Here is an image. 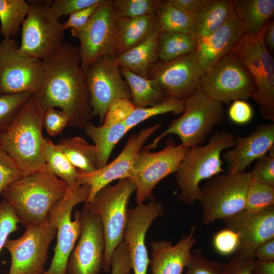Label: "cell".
<instances>
[{"mask_svg": "<svg viewBox=\"0 0 274 274\" xmlns=\"http://www.w3.org/2000/svg\"><path fill=\"white\" fill-rule=\"evenodd\" d=\"M184 101L168 97L162 102L153 106L135 108L125 121L124 124L129 130L153 116L168 113L179 115L183 112Z\"/></svg>", "mask_w": 274, "mask_h": 274, "instance_id": "cell-36", "label": "cell"}, {"mask_svg": "<svg viewBox=\"0 0 274 274\" xmlns=\"http://www.w3.org/2000/svg\"><path fill=\"white\" fill-rule=\"evenodd\" d=\"M93 140L96 152V169L105 166L116 144L129 130L124 122L99 126L90 122L84 127Z\"/></svg>", "mask_w": 274, "mask_h": 274, "instance_id": "cell-29", "label": "cell"}, {"mask_svg": "<svg viewBox=\"0 0 274 274\" xmlns=\"http://www.w3.org/2000/svg\"><path fill=\"white\" fill-rule=\"evenodd\" d=\"M2 94V91H1V87H0V95Z\"/></svg>", "mask_w": 274, "mask_h": 274, "instance_id": "cell-55", "label": "cell"}, {"mask_svg": "<svg viewBox=\"0 0 274 274\" xmlns=\"http://www.w3.org/2000/svg\"><path fill=\"white\" fill-rule=\"evenodd\" d=\"M50 2L29 1V11L21 26L20 50L43 61L52 56L63 44L65 31L62 23L49 15Z\"/></svg>", "mask_w": 274, "mask_h": 274, "instance_id": "cell-12", "label": "cell"}, {"mask_svg": "<svg viewBox=\"0 0 274 274\" xmlns=\"http://www.w3.org/2000/svg\"><path fill=\"white\" fill-rule=\"evenodd\" d=\"M274 147V124H261L248 135L236 136L235 146L226 151L223 158L228 172L236 174L245 171L256 160Z\"/></svg>", "mask_w": 274, "mask_h": 274, "instance_id": "cell-23", "label": "cell"}, {"mask_svg": "<svg viewBox=\"0 0 274 274\" xmlns=\"http://www.w3.org/2000/svg\"><path fill=\"white\" fill-rule=\"evenodd\" d=\"M44 76L43 60L20 49L13 39L0 43V87L2 94L30 93L40 89Z\"/></svg>", "mask_w": 274, "mask_h": 274, "instance_id": "cell-11", "label": "cell"}, {"mask_svg": "<svg viewBox=\"0 0 274 274\" xmlns=\"http://www.w3.org/2000/svg\"><path fill=\"white\" fill-rule=\"evenodd\" d=\"M159 0H112L117 18L157 16Z\"/></svg>", "mask_w": 274, "mask_h": 274, "instance_id": "cell-37", "label": "cell"}, {"mask_svg": "<svg viewBox=\"0 0 274 274\" xmlns=\"http://www.w3.org/2000/svg\"><path fill=\"white\" fill-rule=\"evenodd\" d=\"M43 123L47 133L54 136L60 133L68 125V119L62 110L51 108L44 111Z\"/></svg>", "mask_w": 274, "mask_h": 274, "instance_id": "cell-48", "label": "cell"}, {"mask_svg": "<svg viewBox=\"0 0 274 274\" xmlns=\"http://www.w3.org/2000/svg\"><path fill=\"white\" fill-rule=\"evenodd\" d=\"M199 87L222 104L245 100L252 97L257 90L250 73L232 53L224 56L204 73Z\"/></svg>", "mask_w": 274, "mask_h": 274, "instance_id": "cell-13", "label": "cell"}, {"mask_svg": "<svg viewBox=\"0 0 274 274\" xmlns=\"http://www.w3.org/2000/svg\"><path fill=\"white\" fill-rule=\"evenodd\" d=\"M90 186L86 184L67 187L64 197L50 210L49 218L56 228L57 244L51 264L43 274H66L70 255L81 231V212L72 214L75 207L88 198Z\"/></svg>", "mask_w": 274, "mask_h": 274, "instance_id": "cell-7", "label": "cell"}, {"mask_svg": "<svg viewBox=\"0 0 274 274\" xmlns=\"http://www.w3.org/2000/svg\"><path fill=\"white\" fill-rule=\"evenodd\" d=\"M253 256L258 261L274 262V238L259 245L255 250Z\"/></svg>", "mask_w": 274, "mask_h": 274, "instance_id": "cell-51", "label": "cell"}, {"mask_svg": "<svg viewBox=\"0 0 274 274\" xmlns=\"http://www.w3.org/2000/svg\"><path fill=\"white\" fill-rule=\"evenodd\" d=\"M236 143V135L223 130L214 133L206 145L190 148L175 173L181 190L178 200L188 204L198 201L199 183L225 172L222 167L221 153L224 149L234 147Z\"/></svg>", "mask_w": 274, "mask_h": 274, "instance_id": "cell-4", "label": "cell"}, {"mask_svg": "<svg viewBox=\"0 0 274 274\" xmlns=\"http://www.w3.org/2000/svg\"><path fill=\"white\" fill-rule=\"evenodd\" d=\"M161 203L151 200L128 210L123 234L134 274H147L150 260L145 244L146 234L153 222L163 215Z\"/></svg>", "mask_w": 274, "mask_h": 274, "instance_id": "cell-20", "label": "cell"}, {"mask_svg": "<svg viewBox=\"0 0 274 274\" xmlns=\"http://www.w3.org/2000/svg\"><path fill=\"white\" fill-rule=\"evenodd\" d=\"M101 0H54L50 1L48 13L49 15L59 20L62 16L71 14L98 3Z\"/></svg>", "mask_w": 274, "mask_h": 274, "instance_id": "cell-41", "label": "cell"}, {"mask_svg": "<svg viewBox=\"0 0 274 274\" xmlns=\"http://www.w3.org/2000/svg\"><path fill=\"white\" fill-rule=\"evenodd\" d=\"M228 115L232 122L238 125H245L252 120L253 110L245 100L237 99L234 100L229 106Z\"/></svg>", "mask_w": 274, "mask_h": 274, "instance_id": "cell-49", "label": "cell"}, {"mask_svg": "<svg viewBox=\"0 0 274 274\" xmlns=\"http://www.w3.org/2000/svg\"><path fill=\"white\" fill-rule=\"evenodd\" d=\"M134 191L135 185L130 178L120 179L114 185L108 184L102 188L91 201L85 204L101 221L105 241L103 268L107 272L110 270L115 250L123 241L128 203Z\"/></svg>", "mask_w": 274, "mask_h": 274, "instance_id": "cell-6", "label": "cell"}, {"mask_svg": "<svg viewBox=\"0 0 274 274\" xmlns=\"http://www.w3.org/2000/svg\"><path fill=\"white\" fill-rule=\"evenodd\" d=\"M157 18L162 32L190 35L188 16L175 7L170 0L159 1Z\"/></svg>", "mask_w": 274, "mask_h": 274, "instance_id": "cell-35", "label": "cell"}, {"mask_svg": "<svg viewBox=\"0 0 274 274\" xmlns=\"http://www.w3.org/2000/svg\"><path fill=\"white\" fill-rule=\"evenodd\" d=\"M43 62V81L34 94L42 109L59 108L67 116L68 125L84 128L92 110L79 47L63 43Z\"/></svg>", "mask_w": 274, "mask_h": 274, "instance_id": "cell-1", "label": "cell"}, {"mask_svg": "<svg viewBox=\"0 0 274 274\" xmlns=\"http://www.w3.org/2000/svg\"><path fill=\"white\" fill-rule=\"evenodd\" d=\"M56 228L49 218L39 225L25 228L20 237L8 239L4 246L11 256L8 274H43L50 244Z\"/></svg>", "mask_w": 274, "mask_h": 274, "instance_id": "cell-14", "label": "cell"}, {"mask_svg": "<svg viewBox=\"0 0 274 274\" xmlns=\"http://www.w3.org/2000/svg\"><path fill=\"white\" fill-rule=\"evenodd\" d=\"M189 148L182 144L176 145L175 141L169 138L159 151H140L129 177L135 187L137 204L143 203L147 199L154 200L152 191L155 186L177 171Z\"/></svg>", "mask_w": 274, "mask_h": 274, "instance_id": "cell-10", "label": "cell"}, {"mask_svg": "<svg viewBox=\"0 0 274 274\" xmlns=\"http://www.w3.org/2000/svg\"><path fill=\"white\" fill-rule=\"evenodd\" d=\"M81 223L80 236L68 258L66 274H98L103 268L105 247L100 218L84 206Z\"/></svg>", "mask_w": 274, "mask_h": 274, "instance_id": "cell-18", "label": "cell"}, {"mask_svg": "<svg viewBox=\"0 0 274 274\" xmlns=\"http://www.w3.org/2000/svg\"><path fill=\"white\" fill-rule=\"evenodd\" d=\"M250 173L252 179L274 187V147L268 154L256 160L253 169Z\"/></svg>", "mask_w": 274, "mask_h": 274, "instance_id": "cell-42", "label": "cell"}, {"mask_svg": "<svg viewBox=\"0 0 274 274\" xmlns=\"http://www.w3.org/2000/svg\"><path fill=\"white\" fill-rule=\"evenodd\" d=\"M100 2L69 15L67 20L62 23L63 29L64 30L76 29L84 26L92 17Z\"/></svg>", "mask_w": 274, "mask_h": 274, "instance_id": "cell-50", "label": "cell"}, {"mask_svg": "<svg viewBox=\"0 0 274 274\" xmlns=\"http://www.w3.org/2000/svg\"><path fill=\"white\" fill-rule=\"evenodd\" d=\"M255 258L237 250L225 264V274H253Z\"/></svg>", "mask_w": 274, "mask_h": 274, "instance_id": "cell-47", "label": "cell"}, {"mask_svg": "<svg viewBox=\"0 0 274 274\" xmlns=\"http://www.w3.org/2000/svg\"><path fill=\"white\" fill-rule=\"evenodd\" d=\"M56 145L80 173H89L96 169L95 147L82 137L63 138Z\"/></svg>", "mask_w": 274, "mask_h": 274, "instance_id": "cell-31", "label": "cell"}, {"mask_svg": "<svg viewBox=\"0 0 274 274\" xmlns=\"http://www.w3.org/2000/svg\"><path fill=\"white\" fill-rule=\"evenodd\" d=\"M185 274H225V264L204 257L202 251L190 252Z\"/></svg>", "mask_w": 274, "mask_h": 274, "instance_id": "cell-40", "label": "cell"}, {"mask_svg": "<svg viewBox=\"0 0 274 274\" xmlns=\"http://www.w3.org/2000/svg\"><path fill=\"white\" fill-rule=\"evenodd\" d=\"M225 118L223 104L205 93L199 87L185 100L182 115L173 120L167 129L147 145L145 149H155L166 135L175 134L184 146L191 148L204 143L214 128Z\"/></svg>", "mask_w": 274, "mask_h": 274, "instance_id": "cell-5", "label": "cell"}, {"mask_svg": "<svg viewBox=\"0 0 274 274\" xmlns=\"http://www.w3.org/2000/svg\"><path fill=\"white\" fill-rule=\"evenodd\" d=\"M120 71L129 88L131 101L135 108L153 106L168 98L155 80L142 77L124 67H120Z\"/></svg>", "mask_w": 274, "mask_h": 274, "instance_id": "cell-30", "label": "cell"}, {"mask_svg": "<svg viewBox=\"0 0 274 274\" xmlns=\"http://www.w3.org/2000/svg\"><path fill=\"white\" fill-rule=\"evenodd\" d=\"M92 116L103 123L110 102L116 98L131 100L129 88L113 54H105L93 61L85 72Z\"/></svg>", "mask_w": 274, "mask_h": 274, "instance_id": "cell-15", "label": "cell"}, {"mask_svg": "<svg viewBox=\"0 0 274 274\" xmlns=\"http://www.w3.org/2000/svg\"><path fill=\"white\" fill-rule=\"evenodd\" d=\"M266 25L256 36H245L231 53L255 82L257 90L252 98L258 105L262 117L274 121V60L264 42Z\"/></svg>", "mask_w": 274, "mask_h": 274, "instance_id": "cell-8", "label": "cell"}, {"mask_svg": "<svg viewBox=\"0 0 274 274\" xmlns=\"http://www.w3.org/2000/svg\"><path fill=\"white\" fill-rule=\"evenodd\" d=\"M197 42L190 35L161 32L158 45V58L168 61L196 50Z\"/></svg>", "mask_w": 274, "mask_h": 274, "instance_id": "cell-34", "label": "cell"}, {"mask_svg": "<svg viewBox=\"0 0 274 274\" xmlns=\"http://www.w3.org/2000/svg\"><path fill=\"white\" fill-rule=\"evenodd\" d=\"M135 108L130 99H114L109 105L102 124L111 125L124 122Z\"/></svg>", "mask_w": 274, "mask_h": 274, "instance_id": "cell-44", "label": "cell"}, {"mask_svg": "<svg viewBox=\"0 0 274 274\" xmlns=\"http://www.w3.org/2000/svg\"><path fill=\"white\" fill-rule=\"evenodd\" d=\"M22 176L14 160L0 146V195L8 185Z\"/></svg>", "mask_w": 274, "mask_h": 274, "instance_id": "cell-46", "label": "cell"}, {"mask_svg": "<svg viewBox=\"0 0 274 274\" xmlns=\"http://www.w3.org/2000/svg\"><path fill=\"white\" fill-rule=\"evenodd\" d=\"M158 29L156 16L118 18L114 55L116 57L135 47Z\"/></svg>", "mask_w": 274, "mask_h": 274, "instance_id": "cell-26", "label": "cell"}, {"mask_svg": "<svg viewBox=\"0 0 274 274\" xmlns=\"http://www.w3.org/2000/svg\"><path fill=\"white\" fill-rule=\"evenodd\" d=\"M29 8V3L24 0H0V34L4 39L17 35Z\"/></svg>", "mask_w": 274, "mask_h": 274, "instance_id": "cell-32", "label": "cell"}, {"mask_svg": "<svg viewBox=\"0 0 274 274\" xmlns=\"http://www.w3.org/2000/svg\"><path fill=\"white\" fill-rule=\"evenodd\" d=\"M222 220L226 228L238 234V250L253 257L259 245L274 238V205L255 212L244 210Z\"/></svg>", "mask_w": 274, "mask_h": 274, "instance_id": "cell-21", "label": "cell"}, {"mask_svg": "<svg viewBox=\"0 0 274 274\" xmlns=\"http://www.w3.org/2000/svg\"><path fill=\"white\" fill-rule=\"evenodd\" d=\"M203 74L194 51L168 61L158 59L150 65L148 76L168 97L185 100L199 87Z\"/></svg>", "mask_w": 274, "mask_h": 274, "instance_id": "cell-17", "label": "cell"}, {"mask_svg": "<svg viewBox=\"0 0 274 274\" xmlns=\"http://www.w3.org/2000/svg\"><path fill=\"white\" fill-rule=\"evenodd\" d=\"M246 35L234 12L218 29L197 41V60L204 73L234 48Z\"/></svg>", "mask_w": 274, "mask_h": 274, "instance_id": "cell-22", "label": "cell"}, {"mask_svg": "<svg viewBox=\"0 0 274 274\" xmlns=\"http://www.w3.org/2000/svg\"><path fill=\"white\" fill-rule=\"evenodd\" d=\"M44 113L38 99L32 94L12 123L0 133V146L23 176L36 173L45 164Z\"/></svg>", "mask_w": 274, "mask_h": 274, "instance_id": "cell-3", "label": "cell"}, {"mask_svg": "<svg viewBox=\"0 0 274 274\" xmlns=\"http://www.w3.org/2000/svg\"><path fill=\"white\" fill-rule=\"evenodd\" d=\"M161 126L160 123H157L143 128L138 134H131L122 152L111 163L91 173H80L77 183L90 186L89 197L85 203L91 201L102 188L113 181L129 178L135 160L142 146Z\"/></svg>", "mask_w": 274, "mask_h": 274, "instance_id": "cell-19", "label": "cell"}, {"mask_svg": "<svg viewBox=\"0 0 274 274\" xmlns=\"http://www.w3.org/2000/svg\"><path fill=\"white\" fill-rule=\"evenodd\" d=\"M195 231L192 226L189 233L174 246L169 241L152 242V274H182L196 242Z\"/></svg>", "mask_w": 274, "mask_h": 274, "instance_id": "cell-24", "label": "cell"}, {"mask_svg": "<svg viewBox=\"0 0 274 274\" xmlns=\"http://www.w3.org/2000/svg\"><path fill=\"white\" fill-rule=\"evenodd\" d=\"M233 13L232 0H198L187 15L190 35L197 42L220 28Z\"/></svg>", "mask_w": 274, "mask_h": 274, "instance_id": "cell-25", "label": "cell"}, {"mask_svg": "<svg viewBox=\"0 0 274 274\" xmlns=\"http://www.w3.org/2000/svg\"><path fill=\"white\" fill-rule=\"evenodd\" d=\"M160 29L154 31L143 42L115 57L117 63L130 72L148 79L150 65L158 59V45Z\"/></svg>", "mask_w": 274, "mask_h": 274, "instance_id": "cell-28", "label": "cell"}, {"mask_svg": "<svg viewBox=\"0 0 274 274\" xmlns=\"http://www.w3.org/2000/svg\"><path fill=\"white\" fill-rule=\"evenodd\" d=\"M274 205V187L251 179L246 198L245 210L255 212Z\"/></svg>", "mask_w": 274, "mask_h": 274, "instance_id": "cell-39", "label": "cell"}, {"mask_svg": "<svg viewBox=\"0 0 274 274\" xmlns=\"http://www.w3.org/2000/svg\"><path fill=\"white\" fill-rule=\"evenodd\" d=\"M177 8L188 15L194 8L198 0H170Z\"/></svg>", "mask_w": 274, "mask_h": 274, "instance_id": "cell-53", "label": "cell"}, {"mask_svg": "<svg viewBox=\"0 0 274 274\" xmlns=\"http://www.w3.org/2000/svg\"><path fill=\"white\" fill-rule=\"evenodd\" d=\"M44 156L47 168L65 182L68 187L78 185L77 180L80 172L73 165L57 145L48 139L45 143Z\"/></svg>", "mask_w": 274, "mask_h": 274, "instance_id": "cell-33", "label": "cell"}, {"mask_svg": "<svg viewBox=\"0 0 274 274\" xmlns=\"http://www.w3.org/2000/svg\"><path fill=\"white\" fill-rule=\"evenodd\" d=\"M253 274H274V262H263L255 259Z\"/></svg>", "mask_w": 274, "mask_h": 274, "instance_id": "cell-52", "label": "cell"}, {"mask_svg": "<svg viewBox=\"0 0 274 274\" xmlns=\"http://www.w3.org/2000/svg\"><path fill=\"white\" fill-rule=\"evenodd\" d=\"M264 40L265 45L273 50L274 48V21L273 20H270L266 25Z\"/></svg>", "mask_w": 274, "mask_h": 274, "instance_id": "cell-54", "label": "cell"}, {"mask_svg": "<svg viewBox=\"0 0 274 274\" xmlns=\"http://www.w3.org/2000/svg\"><path fill=\"white\" fill-rule=\"evenodd\" d=\"M251 180L250 172H228L212 178L201 188L199 201L202 223L208 224L244 210L248 188Z\"/></svg>", "mask_w": 274, "mask_h": 274, "instance_id": "cell-9", "label": "cell"}, {"mask_svg": "<svg viewBox=\"0 0 274 274\" xmlns=\"http://www.w3.org/2000/svg\"><path fill=\"white\" fill-rule=\"evenodd\" d=\"M234 12L246 35L258 34L273 17V0H232Z\"/></svg>", "mask_w": 274, "mask_h": 274, "instance_id": "cell-27", "label": "cell"}, {"mask_svg": "<svg viewBox=\"0 0 274 274\" xmlns=\"http://www.w3.org/2000/svg\"><path fill=\"white\" fill-rule=\"evenodd\" d=\"M67 187L45 164L37 172L23 176L10 183L1 195L26 228L46 221L51 209L64 197Z\"/></svg>", "mask_w": 274, "mask_h": 274, "instance_id": "cell-2", "label": "cell"}, {"mask_svg": "<svg viewBox=\"0 0 274 274\" xmlns=\"http://www.w3.org/2000/svg\"><path fill=\"white\" fill-rule=\"evenodd\" d=\"M19 223V220L13 209L6 200L3 199L0 201V253L9 235L18 229Z\"/></svg>", "mask_w": 274, "mask_h": 274, "instance_id": "cell-43", "label": "cell"}, {"mask_svg": "<svg viewBox=\"0 0 274 274\" xmlns=\"http://www.w3.org/2000/svg\"><path fill=\"white\" fill-rule=\"evenodd\" d=\"M213 245L219 254L228 256L233 254L238 249L239 237L235 231L225 227L215 234Z\"/></svg>", "mask_w": 274, "mask_h": 274, "instance_id": "cell-45", "label": "cell"}, {"mask_svg": "<svg viewBox=\"0 0 274 274\" xmlns=\"http://www.w3.org/2000/svg\"><path fill=\"white\" fill-rule=\"evenodd\" d=\"M32 94L22 93L0 95V133L12 123Z\"/></svg>", "mask_w": 274, "mask_h": 274, "instance_id": "cell-38", "label": "cell"}, {"mask_svg": "<svg viewBox=\"0 0 274 274\" xmlns=\"http://www.w3.org/2000/svg\"><path fill=\"white\" fill-rule=\"evenodd\" d=\"M118 18L112 0H101L94 14L84 26L71 29L72 35L80 42L81 66L84 73L99 57L113 54Z\"/></svg>", "mask_w": 274, "mask_h": 274, "instance_id": "cell-16", "label": "cell"}]
</instances>
